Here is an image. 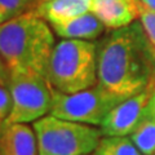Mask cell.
I'll use <instances>...</instances> for the list:
<instances>
[{
	"label": "cell",
	"instance_id": "cell-1",
	"mask_svg": "<svg viewBox=\"0 0 155 155\" xmlns=\"http://www.w3.org/2000/svg\"><path fill=\"white\" fill-rule=\"evenodd\" d=\"M98 83L128 98L155 87V48L141 22L113 28L97 44Z\"/></svg>",
	"mask_w": 155,
	"mask_h": 155
},
{
	"label": "cell",
	"instance_id": "cell-2",
	"mask_svg": "<svg viewBox=\"0 0 155 155\" xmlns=\"http://www.w3.org/2000/svg\"><path fill=\"white\" fill-rule=\"evenodd\" d=\"M54 45L52 27L34 11L0 23V56L9 72H35L45 76Z\"/></svg>",
	"mask_w": 155,
	"mask_h": 155
},
{
	"label": "cell",
	"instance_id": "cell-3",
	"mask_svg": "<svg viewBox=\"0 0 155 155\" xmlns=\"http://www.w3.org/2000/svg\"><path fill=\"white\" fill-rule=\"evenodd\" d=\"M45 78L53 89L66 94L94 87L98 83L97 43L79 39H62L56 43Z\"/></svg>",
	"mask_w": 155,
	"mask_h": 155
},
{
	"label": "cell",
	"instance_id": "cell-4",
	"mask_svg": "<svg viewBox=\"0 0 155 155\" xmlns=\"http://www.w3.org/2000/svg\"><path fill=\"white\" fill-rule=\"evenodd\" d=\"M39 155H89L102 138L101 129L53 115L43 116L32 125Z\"/></svg>",
	"mask_w": 155,
	"mask_h": 155
},
{
	"label": "cell",
	"instance_id": "cell-5",
	"mask_svg": "<svg viewBox=\"0 0 155 155\" xmlns=\"http://www.w3.org/2000/svg\"><path fill=\"white\" fill-rule=\"evenodd\" d=\"M8 89L12 106L3 124L36 122L51 113L53 88L44 75L11 71Z\"/></svg>",
	"mask_w": 155,
	"mask_h": 155
},
{
	"label": "cell",
	"instance_id": "cell-6",
	"mask_svg": "<svg viewBox=\"0 0 155 155\" xmlns=\"http://www.w3.org/2000/svg\"><path fill=\"white\" fill-rule=\"evenodd\" d=\"M124 100L127 98L113 93L100 83L71 94L53 89L51 115L71 122L101 125L105 116Z\"/></svg>",
	"mask_w": 155,
	"mask_h": 155
},
{
	"label": "cell",
	"instance_id": "cell-7",
	"mask_svg": "<svg viewBox=\"0 0 155 155\" xmlns=\"http://www.w3.org/2000/svg\"><path fill=\"white\" fill-rule=\"evenodd\" d=\"M154 88L155 87H149L116 105L101 123L102 136L122 137L132 133L146 114Z\"/></svg>",
	"mask_w": 155,
	"mask_h": 155
},
{
	"label": "cell",
	"instance_id": "cell-8",
	"mask_svg": "<svg viewBox=\"0 0 155 155\" xmlns=\"http://www.w3.org/2000/svg\"><path fill=\"white\" fill-rule=\"evenodd\" d=\"M0 155H39L34 128L26 123L3 124L0 128Z\"/></svg>",
	"mask_w": 155,
	"mask_h": 155
},
{
	"label": "cell",
	"instance_id": "cell-9",
	"mask_svg": "<svg viewBox=\"0 0 155 155\" xmlns=\"http://www.w3.org/2000/svg\"><path fill=\"white\" fill-rule=\"evenodd\" d=\"M91 12L105 27H124L138 18V0H92Z\"/></svg>",
	"mask_w": 155,
	"mask_h": 155
},
{
	"label": "cell",
	"instance_id": "cell-10",
	"mask_svg": "<svg viewBox=\"0 0 155 155\" xmlns=\"http://www.w3.org/2000/svg\"><path fill=\"white\" fill-rule=\"evenodd\" d=\"M49 25L53 32L62 39H79L92 41L98 39L105 32V25L92 12Z\"/></svg>",
	"mask_w": 155,
	"mask_h": 155
},
{
	"label": "cell",
	"instance_id": "cell-11",
	"mask_svg": "<svg viewBox=\"0 0 155 155\" xmlns=\"http://www.w3.org/2000/svg\"><path fill=\"white\" fill-rule=\"evenodd\" d=\"M92 0H40L35 12L48 23L62 22L91 12Z\"/></svg>",
	"mask_w": 155,
	"mask_h": 155
},
{
	"label": "cell",
	"instance_id": "cell-12",
	"mask_svg": "<svg viewBox=\"0 0 155 155\" xmlns=\"http://www.w3.org/2000/svg\"><path fill=\"white\" fill-rule=\"evenodd\" d=\"M130 140L143 155L155 154V118L149 106L142 120L130 133Z\"/></svg>",
	"mask_w": 155,
	"mask_h": 155
},
{
	"label": "cell",
	"instance_id": "cell-13",
	"mask_svg": "<svg viewBox=\"0 0 155 155\" xmlns=\"http://www.w3.org/2000/svg\"><path fill=\"white\" fill-rule=\"evenodd\" d=\"M94 155H143L133 141L125 136L106 137L104 136L97 146Z\"/></svg>",
	"mask_w": 155,
	"mask_h": 155
},
{
	"label": "cell",
	"instance_id": "cell-14",
	"mask_svg": "<svg viewBox=\"0 0 155 155\" xmlns=\"http://www.w3.org/2000/svg\"><path fill=\"white\" fill-rule=\"evenodd\" d=\"M40 0H0V23L35 11Z\"/></svg>",
	"mask_w": 155,
	"mask_h": 155
},
{
	"label": "cell",
	"instance_id": "cell-15",
	"mask_svg": "<svg viewBox=\"0 0 155 155\" xmlns=\"http://www.w3.org/2000/svg\"><path fill=\"white\" fill-rule=\"evenodd\" d=\"M138 18L145 32L155 48V12L145 8L138 0Z\"/></svg>",
	"mask_w": 155,
	"mask_h": 155
},
{
	"label": "cell",
	"instance_id": "cell-16",
	"mask_svg": "<svg viewBox=\"0 0 155 155\" xmlns=\"http://www.w3.org/2000/svg\"><path fill=\"white\" fill-rule=\"evenodd\" d=\"M12 106V100H11V93L7 87L0 85V128H2L3 123L5 122L7 116L9 115Z\"/></svg>",
	"mask_w": 155,
	"mask_h": 155
},
{
	"label": "cell",
	"instance_id": "cell-17",
	"mask_svg": "<svg viewBox=\"0 0 155 155\" xmlns=\"http://www.w3.org/2000/svg\"><path fill=\"white\" fill-rule=\"evenodd\" d=\"M8 83H9V69L7 67L2 56H0V85L8 87Z\"/></svg>",
	"mask_w": 155,
	"mask_h": 155
},
{
	"label": "cell",
	"instance_id": "cell-18",
	"mask_svg": "<svg viewBox=\"0 0 155 155\" xmlns=\"http://www.w3.org/2000/svg\"><path fill=\"white\" fill-rule=\"evenodd\" d=\"M140 3H141L145 8L155 12V0H140Z\"/></svg>",
	"mask_w": 155,
	"mask_h": 155
},
{
	"label": "cell",
	"instance_id": "cell-19",
	"mask_svg": "<svg viewBox=\"0 0 155 155\" xmlns=\"http://www.w3.org/2000/svg\"><path fill=\"white\" fill-rule=\"evenodd\" d=\"M149 109L151 111V114L154 115L155 118V88L153 91V94H151V98H150V102H149Z\"/></svg>",
	"mask_w": 155,
	"mask_h": 155
},
{
	"label": "cell",
	"instance_id": "cell-20",
	"mask_svg": "<svg viewBox=\"0 0 155 155\" xmlns=\"http://www.w3.org/2000/svg\"><path fill=\"white\" fill-rule=\"evenodd\" d=\"M154 155H155V154H154Z\"/></svg>",
	"mask_w": 155,
	"mask_h": 155
}]
</instances>
